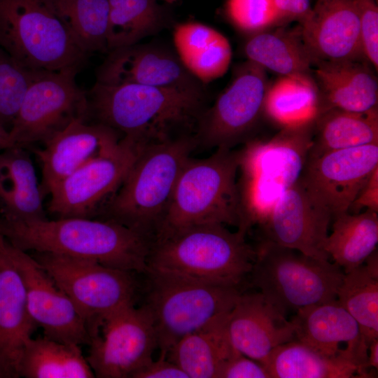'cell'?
Instances as JSON below:
<instances>
[{"label":"cell","mask_w":378,"mask_h":378,"mask_svg":"<svg viewBox=\"0 0 378 378\" xmlns=\"http://www.w3.org/2000/svg\"><path fill=\"white\" fill-rule=\"evenodd\" d=\"M0 232L13 246L26 252L57 253L144 274L153 244L149 237L108 219L0 218Z\"/></svg>","instance_id":"obj_1"},{"label":"cell","mask_w":378,"mask_h":378,"mask_svg":"<svg viewBox=\"0 0 378 378\" xmlns=\"http://www.w3.org/2000/svg\"><path fill=\"white\" fill-rule=\"evenodd\" d=\"M87 94L89 118L141 146L183 136L178 134L182 130H195L205 110L203 88L96 82Z\"/></svg>","instance_id":"obj_2"},{"label":"cell","mask_w":378,"mask_h":378,"mask_svg":"<svg viewBox=\"0 0 378 378\" xmlns=\"http://www.w3.org/2000/svg\"><path fill=\"white\" fill-rule=\"evenodd\" d=\"M246 235L224 225L204 224L156 237L147 270L240 288L255 259V248Z\"/></svg>","instance_id":"obj_3"},{"label":"cell","mask_w":378,"mask_h":378,"mask_svg":"<svg viewBox=\"0 0 378 378\" xmlns=\"http://www.w3.org/2000/svg\"><path fill=\"white\" fill-rule=\"evenodd\" d=\"M314 122L281 128L268 140L251 139L239 150L241 222L237 230L246 234L262 223L282 194L300 179L312 144Z\"/></svg>","instance_id":"obj_4"},{"label":"cell","mask_w":378,"mask_h":378,"mask_svg":"<svg viewBox=\"0 0 378 378\" xmlns=\"http://www.w3.org/2000/svg\"><path fill=\"white\" fill-rule=\"evenodd\" d=\"M196 146L190 134L142 146L120 186L97 214L153 240L180 172Z\"/></svg>","instance_id":"obj_5"},{"label":"cell","mask_w":378,"mask_h":378,"mask_svg":"<svg viewBox=\"0 0 378 378\" xmlns=\"http://www.w3.org/2000/svg\"><path fill=\"white\" fill-rule=\"evenodd\" d=\"M239 151L216 148L206 158L185 162L154 238L190 226L221 224L238 227Z\"/></svg>","instance_id":"obj_6"},{"label":"cell","mask_w":378,"mask_h":378,"mask_svg":"<svg viewBox=\"0 0 378 378\" xmlns=\"http://www.w3.org/2000/svg\"><path fill=\"white\" fill-rule=\"evenodd\" d=\"M144 305L155 330L158 348L166 357L182 337L225 318L243 293L240 288L212 284L147 270Z\"/></svg>","instance_id":"obj_7"},{"label":"cell","mask_w":378,"mask_h":378,"mask_svg":"<svg viewBox=\"0 0 378 378\" xmlns=\"http://www.w3.org/2000/svg\"><path fill=\"white\" fill-rule=\"evenodd\" d=\"M251 284L284 314L337 299L344 272L335 262L260 239Z\"/></svg>","instance_id":"obj_8"},{"label":"cell","mask_w":378,"mask_h":378,"mask_svg":"<svg viewBox=\"0 0 378 378\" xmlns=\"http://www.w3.org/2000/svg\"><path fill=\"white\" fill-rule=\"evenodd\" d=\"M0 48L31 69L80 71L90 56L39 0H0Z\"/></svg>","instance_id":"obj_9"},{"label":"cell","mask_w":378,"mask_h":378,"mask_svg":"<svg viewBox=\"0 0 378 378\" xmlns=\"http://www.w3.org/2000/svg\"><path fill=\"white\" fill-rule=\"evenodd\" d=\"M79 71L37 70L8 130L12 146L44 143L73 121L89 120L87 92L76 82Z\"/></svg>","instance_id":"obj_10"},{"label":"cell","mask_w":378,"mask_h":378,"mask_svg":"<svg viewBox=\"0 0 378 378\" xmlns=\"http://www.w3.org/2000/svg\"><path fill=\"white\" fill-rule=\"evenodd\" d=\"M32 256L69 297L89 332L102 318L134 304L137 286L131 272L53 253Z\"/></svg>","instance_id":"obj_11"},{"label":"cell","mask_w":378,"mask_h":378,"mask_svg":"<svg viewBox=\"0 0 378 378\" xmlns=\"http://www.w3.org/2000/svg\"><path fill=\"white\" fill-rule=\"evenodd\" d=\"M86 359L99 378H132L158 348L152 316L144 304L120 309L90 330Z\"/></svg>","instance_id":"obj_12"},{"label":"cell","mask_w":378,"mask_h":378,"mask_svg":"<svg viewBox=\"0 0 378 378\" xmlns=\"http://www.w3.org/2000/svg\"><path fill=\"white\" fill-rule=\"evenodd\" d=\"M267 87L265 70L248 60L213 106L201 115L194 135L197 145L233 148L249 141L263 115Z\"/></svg>","instance_id":"obj_13"},{"label":"cell","mask_w":378,"mask_h":378,"mask_svg":"<svg viewBox=\"0 0 378 378\" xmlns=\"http://www.w3.org/2000/svg\"><path fill=\"white\" fill-rule=\"evenodd\" d=\"M141 147L122 137L114 150L78 168L50 190L49 213L57 218L97 214L120 186Z\"/></svg>","instance_id":"obj_14"},{"label":"cell","mask_w":378,"mask_h":378,"mask_svg":"<svg viewBox=\"0 0 378 378\" xmlns=\"http://www.w3.org/2000/svg\"><path fill=\"white\" fill-rule=\"evenodd\" d=\"M10 256L20 273L29 314L44 336L70 344H88V324L69 297L36 260L8 240Z\"/></svg>","instance_id":"obj_15"},{"label":"cell","mask_w":378,"mask_h":378,"mask_svg":"<svg viewBox=\"0 0 378 378\" xmlns=\"http://www.w3.org/2000/svg\"><path fill=\"white\" fill-rule=\"evenodd\" d=\"M332 220L331 211L300 177L282 194L265 220L258 225L260 239L329 260L323 247Z\"/></svg>","instance_id":"obj_16"},{"label":"cell","mask_w":378,"mask_h":378,"mask_svg":"<svg viewBox=\"0 0 378 378\" xmlns=\"http://www.w3.org/2000/svg\"><path fill=\"white\" fill-rule=\"evenodd\" d=\"M377 167L378 144L366 145L307 159L301 178L333 218L348 211Z\"/></svg>","instance_id":"obj_17"},{"label":"cell","mask_w":378,"mask_h":378,"mask_svg":"<svg viewBox=\"0 0 378 378\" xmlns=\"http://www.w3.org/2000/svg\"><path fill=\"white\" fill-rule=\"evenodd\" d=\"M97 83L137 84L182 89L202 88L176 54L139 43L109 50L96 73Z\"/></svg>","instance_id":"obj_18"},{"label":"cell","mask_w":378,"mask_h":378,"mask_svg":"<svg viewBox=\"0 0 378 378\" xmlns=\"http://www.w3.org/2000/svg\"><path fill=\"white\" fill-rule=\"evenodd\" d=\"M300 28L313 66L320 62L365 59L355 0H316Z\"/></svg>","instance_id":"obj_19"},{"label":"cell","mask_w":378,"mask_h":378,"mask_svg":"<svg viewBox=\"0 0 378 378\" xmlns=\"http://www.w3.org/2000/svg\"><path fill=\"white\" fill-rule=\"evenodd\" d=\"M225 327L233 348L261 364L277 346L295 340L290 320L259 291L240 295Z\"/></svg>","instance_id":"obj_20"},{"label":"cell","mask_w":378,"mask_h":378,"mask_svg":"<svg viewBox=\"0 0 378 378\" xmlns=\"http://www.w3.org/2000/svg\"><path fill=\"white\" fill-rule=\"evenodd\" d=\"M120 139L118 132L105 125L79 119L44 142L35 151L42 165L44 195L85 163L114 150Z\"/></svg>","instance_id":"obj_21"},{"label":"cell","mask_w":378,"mask_h":378,"mask_svg":"<svg viewBox=\"0 0 378 378\" xmlns=\"http://www.w3.org/2000/svg\"><path fill=\"white\" fill-rule=\"evenodd\" d=\"M0 232V378L19 377V363L36 324L27 305L22 277Z\"/></svg>","instance_id":"obj_22"},{"label":"cell","mask_w":378,"mask_h":378,"mask_svg":"<svg viewBox=\"0 0 378 378\" xmlns=\"http://www.w3.org/2000/svg\"><path fill=\"white\" fill-rule=\"evenodd\" d=\"M290 321L295 340L329 356L347 349L368 371V346L362 340L359 326L337 299L300 308Z\"/></svg>","instance_id":"obj_23"},{"label":"cell","mask_w":378,"mask_h":378,"mask_svg":"<svg viewBox=\"0 0 378 378\" xmlns=\"http://www.w3.org/2000/svg\"><path fill=\"white\" fill-rule=\"evenodd\" d=\"M314 66L321 112L331 108L356 113L377 110V80L361 60L320 62Z\"/></svg>","instance_id":"obj_24"},{"label":"cell","mask_w":378,"mask_h":378,"mask_svg":"<svg viewBox=\"0 0 378 378\" xmlns=\"http://www.w3.org/2000/svg\"><path fill=\"white\" fill-rule=\"evenodd\" d=\"M44 194L24 148L0 151V218L10 220L46 219Z\"/></svg>","instance_id":"obj_25"},{"label":"cell","mask_w":378,"mask_h":378,"mask_svg":"<svg viewBox=\"0 0 378 378\" xmlns=\"http://www.w3.org/2000/svg\"><path fill=\"white\" fill-rule=\"evenodd\" d=\"M262 365L270 378H351L362 374L359 361L347 349L329 356L297 340L277 346Z\"/></svg>","instance_id":"obj_26"},{"label":"cell","mask_w":378,"mask_h":378,"mask_svg":"<svg viewBox=\"0 0 378 378\" xmlns=\"http://www.w3.org/2000/svg\"><path fill=\"white\" fill-rule=\"evenodd\" d=\"M173 41L182 64L202 84L223 76L227 71L231 46L215 29L197 22H183L175 27Z\"/></svg>","instance_id":"obj_27"},{"label":"cell","mask_w":378,"mask_h":378,"mask_svg":"<svg viewBox=\"0 0 378 378\" xmlns=\"http://www.w3.org/2000/svg\"><path fill=\"white\" fill-rule=\"evenodd\" d=\"M227 318L182 337L167 352V358L188 378H217L222 364L237 351L227 336Z\"/></svg>","instance_id":"obj_28"},{"label":"cell","mask_w":378,"mask_h":378,"mask_svg":"<svg viewBox=\"0 0 378 378\" xmlns=\"http://www.w3.org/2000/svg\"><path fill=\"white\" fill-rule=\"evenodd\" d=\"M321 112L312 74L282 76L267 87L263 114L281 129L314 122Z\"/></svg>","instance_id":"obj_29"},{"label":"cell","mask_w":378,"mask_h":378,"mask_svg":"<svg viewBox=\"0 0 378 378\" xmlns=\"http://www.w3.org/2000/svg\"><path fill=\"white\" fill-rule=\"evenodd\" d=\"M371 144H378V109L366 113L328 109L314 122L307 159Z\"/></svg>","instance_id":"obj_30"},{"label":"cell","mask_w":378,"mask_h":378,"mask_svg":"<svg viewBox=\"0 0 378 378\" xmlns=\"http://www.w3.org/2000/svg\"><path fill=\"white\" fill-rule=\"evenodd\" d=\"M332 230L328 235L324 251L344 274L363 265L377 250L378 212L340 213L332 218Z\"/></svg>","instance_id":"obj_31"},{"label":"cell","mask_w":378,"mask_h":378,"mask_svg":"<svg viewBox=\"0 0 378 378\" xmlns=\"http://www.w3.org/2000/svg\"><path fill=\"white\" fill-rule=\"evenodd\" d=\"M248 60L282 76L312 74L313 62L297 30L267 29L253 34L244 47Z\"/></svg>","instance_id":"obj_32"},{"label":"cell","mask_w":378,"mask_h":378,"mask_svg":"<svg viewBox=\"0 0 378 378\" xmlns=\"http://www.w3.org/2000/svg\"><path fill=\"white\" fill-rule=\"evenodd\" d=\"M19 377H95L79 345L59 342L45 336L30 338L19 363Z\"/></svg>","instance_id":"obj_33"},{"label":"cell","mask_w":378,"mask_h":378,"mask_svg":"<svg viewBox=\"0 0 378 378\" xmlns=\"http://www.w3.org/2000/svg\"><path fill=\"white\" fill-rule=\"evenodd\" d=\"M339 303L359 326L364 343L378 338V255L374 251L359 267L344 274L337 293Z\"/></svg>","instance_id":"obj_34"},{"label":"cell","mask_w":378,"mask_h":378,"mask_svg":"<svg viewBox=\"0 0 378 378\" xmlns=\"http://www.w3.org/2000/svg\"><path fill=\"white\" fill-rule=\"evenodd\" d=\"M85 52H107L108 0H39Z\"/></svg>","instance_id":"obj_35"},{"label":"cell","mask_w":378,"mask_h":378,"mask_svg":"<svg viewBox=\"0 0 378 378\" xmlns=\"http://www.w3.org/2000/svg\"><path fill=\"white\" fill-rule=\"evenodd\" d=\"M157 1L108 0V52L137 43L166 25L165 14Z\"/></svg>","instance_id":"obj_36"},{"label":"cell","mask_w":378,"mask_h":378,"mask_svg":"<svg viewBox=\"0 0 378 378\" xmlns=\"http://www.w3.org/2000/svg\"><path fill=\"white\" fill-rule=\"evenodd\" d=\"M37 70L20 64L0 48V123L8 130Z\"/></svg>","instance_id":"obj_37"},{"label":"cell","mask_w":378,"mask_h":378,"mask_svg":"<svg viewBox=\"0 0 378 378\" xmlns=\"http://www.w3.org/2000/svg\"><path fill=\"white\" fill-rule=\"evenodd\" d=\"M225 12L235 27L252 35L281 23L272 0H227Z\"/></svg>","instance_id":"obj_38"},{"label":"cell","mask_w":378,"mask_h":378,"mask_svg":"<svg viewBox=\"0 0 378 378\" xmlns=\"http://www.w3.org/2000/svg\"><path fill=\"white\" fill-rule=\"evenodd\" d=\"M362 50L365 59L373 69H378V7L377 0H355Z\"/></svg>","instance_id":"obj_39"},{"label":"cell","mask_w":378,"mask_h":378,"mask_svg":"<svg viewBox=\"0 0 378 378\" xmlns=\"http://www.w3.org/2000/svg\"><path fill=\"white\" fill-rule=\"evenodd\" d=\"M217 378H270V376L260 363L237 351L222 364Z\"/></svg>","instance_id":"obj_40"},{"label":"cell","mask_w":378,"mask_h":378,"mask_svg":"<svg viewBox=\"0 0 378 378\" xmlns=\"http://www.w3.org/2000/svg\"><path fill=\"white\" fill-rule=\"evenodd\" d=\"M132 378H188L186 374L167 357L160 356L156 360L152 359L148 363L137 370Z\"/></svg>","instance_id":"obj_41"},{"label":"cell","mask_w":378,"mask_h":378,"mask_svg":"<svg viewBox=\"0 0 378 378\" xmlns=\"http://www.w3.org/2000/svg\"><path fill=\"white\" fill-rule=\"evenodd\" d=\"M363 209L378 212V167L359 190L347 211L358 214Z\"/></svg>","instance_id":"obj_42"},{"label":"cell","mask_w":378,"mask_h":378,"mask_svg":"<svg viewBox=\"0 0 378 378\" xmlns=\"http://www.w3.org/2000/svg\"><path fill=\"white\" fill-rule=\"evenodd\" d=\"M281 23L297 20L302 23L310 13L309 0H272Z\"/></svg>","instance_id":"obj_43"},{"label":"cell","mask_w":378,"mask_h":378,"mask_svg":"<svg viewBox=\"0 0 378 378\" xmlns=\"http://www.w3.org/2000/svg\"><path fill=\"white\" fill-rule=\"evenodd\" d=\"M367 365L369 369H378V338L374 340L368 346Z\"/></svg>","instance_id":"obj_44"},{"label":"cell","mask_w":378,"mask_h":378,"mask_svg":"<svg viewBox=\"0 0 378 378\" xmlns=\"http://www.w3.org/2000/svg\"><path fill=\"white\" fill-rule=\"evenodd\" d=\"M12 147L8 130L0 123V151Z\"/></svg>","instance_id":"obj_45"},{"label":"cell","mask_w":378,"mask_h":378,"mask_svg":"<svg viewBox=\"0 0 378 378\" xmlns=\"http://www.w3.org/2000/svg\"><path fill=\"white\" fill-rule=\"evenodd\" d=\"M160 1H166V2H168V3H172V2L176 1V0H160Z\"/></svg>","instance_id":"obj_46"}]
</instances>
